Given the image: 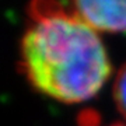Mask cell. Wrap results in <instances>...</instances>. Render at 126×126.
I'll list each match as a JSON object with an SVG mask.
<instances>
[{"label":"cell","instance_id":"6da1fadb","mask_svg":"<svg viewBox=\"0 0 126 126\" xmlns=\"http://www.w3.org/2000/svg\"><path fill=\"white\" fill-rule=\"evenodd\" d=\"M20 69L36 91L66 104L93 98L111 76L98 32L59 0H31Z\"/></svg>","mask_w":126,"mask_h":126},{"label":"cell","instance_id":"7a4b0ae2","mask_svg":"<svg viewBox=\"0 0 126 126\" xmlns=\"http://www.w3.org/2000/svg\"><path fill=\"white\" fill-rule=\"evenodd\" d=\"M73 11L97 32H126V0H73Z\"/></svg>","mask_w":126,"mask_h":126},{"label":"cell","instance_id":"3957f363","mask_svg":"<svg viewBox=\"0 0 126 126\" xmlns=\"http://www.w3.org/2000/svg\"><path fill=\"white\" fill-rule=\"evenodd\" d=\"M113 99L118 111L126 118V63L118 72L113 83Z\"/></svg>","mask_w":126,"mask_h":126},{"label":"cell","instance_id":"277c9868","mask_svg":"<svg viewBox=\"0 0 126 126\" xmlns=\"http://www.w3.org/2000/svg\"><path fill=\"white\" fill-rule=\"evenodd\" d=\"M111 126H126V123H113Z\"/></svg>","mask_w":126,"mask_h":126}]
</instances>
